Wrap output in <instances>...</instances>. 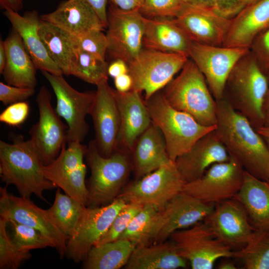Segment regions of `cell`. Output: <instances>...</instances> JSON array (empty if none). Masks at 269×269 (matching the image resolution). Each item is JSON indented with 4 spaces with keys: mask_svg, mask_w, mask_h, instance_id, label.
<instances>
[{
    "mask_svg": "<svg viewBox=\"0 0 269 269\" xmlns=\"http://www.w3.org/2000/svg\"><path fill=\"white\" fill-rule=\"evenodd\" d=\"M215 130L230 156L253 176L267 181L269 149L249 121L234 110L224 97L216 101Z\"/></svg>",
    "mask_w": 269,
    "mask_h": 269,
    "instance_id": "obj_1",
    "label": "cell"
},
{
    "mask_svg": "<svg viewBox=\"0 0 269 269\" xmlns=\"http://www.w3.org/2000/svg\"><path fill=\"white\" fill-rule=\"evenodd\" d=\"M11 143L0 140V176L6 185H14L21 196L32 194L41 200L45 190L57 187L45 176L43 164L30 140L11 135Z\"/></svg>",
    "mask_w": 269,
    "mask_h": 269,
    "instance_id": "obj_2",
    "label": "cell"
},
{
    "mask_svg": "<svg viewBox=\"0 0 269 269\" xmlns=\"http://www.w3.org/2000/svg\"><path fill=\"white\" fill-rule=\"evenodd\" d=\"M267 75L250 50L235 65L226 84L228 95L224 97L255 129L264 124L263 108L269 87Z\"/></svg>",
    "mask_w": 269,
    "mask_h": 269,
    "instance_id": "obj_3",
    "label": "cell"
},
{
    "mask_svg": "<svg viewBox=\"0 0 269 269\" xmlns=\"http://www.w3.org/2000/svg\"><path fill=\"white\" fill-rule=\"evenodd\" d=\"M130 153L118 148L110 156L105 157L99 152L94 139L89 141L85 156L91 172L88 182L86 206H104L119 196L133 169Z\"/></svg>",
    "mask_w": 269,
    "mask_h": 269,
    "instance_id": "obj_4",
    "label": "cell"
},
{
    "mask_svg": "<svg viewBox=\"0 0 269 269\" xmlns=\"http://www.w3.org/2000/svg\"><path fill=\"white\" fill-rule=\"evenodd\" d=\"M162 92L174 109L187 113L203 126H216V101L204 75L191 59H188Z\"/></svg>",
    "mask_w": 269,
    "mask_h": 269,
    "instance_id": "obj_5",
    "label": "cell"
},
{
    "mask_svg": "<svg viewBox=\"0 0 269 269\" xmlns=\"http://www.w3.org/2000/svg\"><path fill=\"white\" fill-rule=\"evenodd\" d=\"M152 123L161 132L168 155L172 161L187 151L216 126L207 127L191 116L173 108L160 90L144 100Z\"/></svg>",
    "mask_w": 269,
    "mask_h": 269,
    "instance_id": "obj_6",
    "label": "cell"
},
{
    "mask_svg": "<svg viewBox=\"0 0 269 269\" xmlns=\"http://www.w3.org/2000/svg\"><path fill=\"white\" fill-rule=\"evenodd\" d=\"M214 207L215 204L204 202L182 191L152 218L138 246L166 241L175 232L204 221Z\"/></svg>",
    "mask_w": 269,
    "mask_h": 269,
    "instance_id": "obj_7",
    "label": "cell"
},
{
    "mask_svg": "<svg viewBox=\"0 0 269 269\" xmlns=\"http://www.w3.org/2000/svg\"><path fill=\"white\" fill-rule=\"evenodd\" d=\"M188 57L143 48L138 56L129 63L133 79L132 90L144 93V100L163 89L184 67Z\"/></svg>",
    "mask_w": 269,
    "mask_h": 269,
    "instance_id": "obj_8",
    "label": "cell"
},
{
    "mask_svg": "<svg viewBox=\"0 0 269 269\" xmlns=\"http://www.w3.org/2000/svg\"><path fill=\"white\" fill-rule=\"evenodd\" d=\"M184 184L175 161H171L126 186L118 197L127 203L150 206L160 211L183 190Z\"/></svg>",
    "mask_w": 269,
    "mask_h": 269,
    "instance_id": "obj_9",
    "label": "cell"
},
{
    "mask_svg": "<svg viewBox=\"0 0 269 269\" xmlns=\"http://www.w3.org/2000/svg\"><path fill=\"white\" fill-rule=\"evenodd\" d=\"M41 73L55 94L56 113L67 124V144L82 142L89 131V125L85 119L90 114L96 91L79 92L68 83L63 75H55L46 71H41Z\"/></svg>",
    "mask_w": 269,
    "mask_h": 269,
    "instance_id": "obj_10",
    "label": "cell"
},
{
    "mask_svg": "<svg viewBox=\"0 0 269 269\" xmlns=\"http://www.w3.org/2000/svg\"><path fill=\"white\" fill-rule=\"evenodd\" d=\"M170 237L193 269H212L218 259L235 256L236 252L220 242L204 221L177 231Z\"/></svg>",
    "mask_w": 269,
    "mask_h": 269,
    "instance_id": "obj_11",
    "label": "cell"
},
{
    "mask_svg": "<svg viewBox=\"0 0 269 269\" xmlns=\"http://www.w3.org/2000/svg\"><path fill=\"white\" fill-rule=\"evenodd\" d=\"M126 204L124 200L117 197L104 206H85L73 233L67 241V258L76 263L83 262Z\"/></svg>",
    "mask_w": 269,
    "mask_h": 269,
    "instance_id": "obj_12",
    "label": "cell"
},
{
    "mask_svg": "<svg viewBox=\"0 0 269 269\" xmlns=\"http://www.w3.org/2000/svg\"><path fill=\"white\" fill-rule=\"evenodd\" d=\"M0 217L11 219L40 231L52 243L60 258L66 256L68 237L60 230L47 210L35 204L30 198L8 193L0 188Z\"/></svg>",
    "mask_w": 269,
    "mask_h": 269,
    "instance_id": "obj_13",
    "label": "cell"
},
{
    "mask_svg": "<svg viewBox=\"0 0 269 269\" xmlns=\"http://www.w3.org/2000/svg\"><path fill=\"white\" fill-rule=\"evenodd\" d=\"M107 14V52L128 64L143 48L144 17L139 11L122 10L111 3Z\"/></svg>",
    "mask_w": 269,
    "mask_h": 269,
    "instance_id": "obj_14",
    "label": "cell"
},
{
    "mask_svg": "<svg viewBox=\"0 0 269 269\" xmlns=\"http://www.w3.org/2000/svg\"><path fill=\"white\" fill-rule=\"evenodd\" d=\"M245 170L231 156L212 165L199 178L184 184L183 191L208 203L216 204L234 198L243 183Z\"/></svg>",
    "mask_w": 269,
    "mask_h": 269,
    "instance_id": "obj_15",
    "label": "cell"
},
{
    "mask_svg": "<svg viewBox=\"0 0 269 269\" xmlns=\"http://www.w3.org/2000/svg\"><path fill=\"white\" fill-rule=\"evenodd\" d=\"M87 146L80 142L64 145L57 158L43 166L46 178L65 193L86 206L89 191L86 185L84 158Z\"/></svg>",
    "mask_w": 269,
    "mask_h": 269,
    "instance_id": "obj_16",
    "label": "cell"
},
{
    "mask_svg": "<svg viewBox=\"0 0 269 269\" xmlns=\"http://www.w3.org/2000/svg\"><path fill=\"white\" fill-rule=\"evenodd\" d=\"M39 120L30 129L29 139L44 165L53 162L67 144L68 127L63 124L51 104V95L42 86L36 98Z\"/></svg>",
    "mask_w": 269,
    "mask_h": 269,
    "instance_id": "obj_17",
    "label": "cell"
},
{
    "mask_svg": "<svg viewBox=\"0 0 269 269\" xmlns=\"http://www.w3.org/2000/svg\"><path fill=\"white\" fill-rule=\"evenodd\" d=\"M250 49L192 42L188 57L204 75L216 101L225 96L226 84L235 65Z\"/></svg>",
    "mask_w": 269,
    "mask_h": 269,
    "instance_id": "obj_18",
    "label": "cell"
},
{
    "mask_svg": "<svg viewBox=\"0 0 269 269\" xmlns=\"http://www.w3.org/2000/svg\"><path fill=\"white\" fill-rule=\"evenodd\" d=\"M204 221L215 237L232 250L244 247L255 230L244 207L234 198L216 203Z\"/></svg>",
    "mask_w": 269,
    "mask_h": 269,
    "instance_id": "obj_19",
    "label": "cell"
},
{
    "mask_svg": "<svg viewBox=\"0 0 269 269\" xmlns=\"http://www.w3.org/2000/svg\"><path fill=\"white\" fill-rule=\"evenodd\" d=\"M96 86V97L90 115L98 149L103 156L108 157L118 148L120 116L113 89L109 86L108 80Z\"/></svg>",
    "mask_w": 269,
    "mask_h": 269,
    "instance_id": "obj_20",
    "label": "cell"
},
{
    "mask_svg": "<svg viewBox=\"0 0 269 269\" xmlns=\"http://www.w3.org/2000/svg\"><path fill=\"white\" fill-rule=\"evenodd\" d=\"M174 19L192 42L212 46H223L231 21L214 10L184 3Z\"/></svg>",
    "mask_w": 269,
    "mask_h": 269,
    "instance_id": "obj_21",
    "label": "cell"
},
{
    "mask_svg": "<svg viewBox=\"0 0 269 269\" xmlns=\"http://www.w3.org/2000/svg\"><path fill=\"white\" fill-rule=\"evenodd\" d=\"M215 130L199 139L175 160L185 183L200 178L212 165L230 159L231 156Z\"/></svg>",
    "mask_w": 269,
    "mask_h": 269,
    "instance_id": "obj_22",
    "label": "cell"
},
{
    "mask_svg": "<svg viewBox=\"0 0 269 269\" xmlns=\"http://www.w3.org/2000/svg\"><path fill=\"white\" fill-rule=\"evenodd\" d=\"M113 92L120 116L118 148L131 152L138 137L151 124V120L140 93L133 90L121 93L114 89Z\"/></svg>",
    "mask_w": 269,
    "mask_h": 269,
    "instance_id": "obj_23",
    "label": "cell"
},
{
    "mask_svg": "<svg viewBox=\"0 0 269 269\" xmlns=\"http://www.w3.org/2000/svg\"><path fill=\"white\" fill-rule=\"evenodd\" d=\"M269 28V0L246 6L231 19L223 45L250 49L255 39Z\"/></svg>",
    "mask_w": 269,
    "mask_h": 269,
    "instance_id": "obj_24",
    "label": "cell"
},
{
    "mask_svg": "<svg viewBox=\"0 0 269 269\" xmlns=\"http://www.w3.org/2000/svg\"><path fill=\"white\" fill-rule=\"evenodd\" d=\"M4 14L12 28L22 38L25 47L37 69L55 75H63L61 70L48 55L38 34L41 18L38 12L33 10L21 15L18 12L7 10H5Z\"/></svg>",
    "mask_w": 269,
    "mask_h": 269,
    "instance_id": "obj_25",
    "label": "cell"
},
{
    "mask_svg": "<svg viewBox=\"0 0 269 269\" xmlns=\"http://www.w3.org/2000/svg\"><path fill=\"white\" fill-rule=\"evenodd\" d=\"M68 33L79 36L90 30L105 28L99 17L85 0L62 1L52 12L40 16Z\"/></svg>",
    "mask_w": 269,
    "mask_h": 269,
    "instance_id": "obj_26",
    "label": "cell"
},
{
    "mask_svg": "<svg viewBox=\"0 0 269 269\" xmlns=\"http://www.w3.org/2000/svg\"><path fill=\"white\" fill-rule=\"evenodd\" d=\"M131 153L136 179L172 161L161 132L152 123L138 137Z\"/></svg>",
    "mask_w": 269,
    "mask_h": 269,
    "instance_id": "obj_27",
    "label": "cell"
},
{
    "mask_svg": "<svg viewBox=\"0 0 269 269\" xmlns=\"http://www.w3.org/2000/svg\"><path fill=\"white\" fill-rule=\"evenodd\" d=\"M144 48L188 57L192 41L174 18L144 17Z\"/></svg>",
    "mask_w": 269,
    "mask_h": 269,
    "instance_id": "obj_28",
    "label": "cell"
},
{
    "mask_svg": "<svg viewBox=\"0 0 269 269\" xmlns=\"http://www.w3.org/2000/svg\"><path fill=\"white\" fill-rule=\"evenodd\" d=\"M6 54L2 73L6 84L35 88L37 84L36 67L26 50L22 38L13 28L4 40Z\"/></svg>",
    "mask_w": 269,
    "mask_h": 269,
    "instance_id": "obj_29",
    "label": "cell"
},
{
    "mask_svg": "<svg viewBox=\"0 0 269 269\" xmlns=\"http://www.w3.org/2000/svg\"><path fill=\"white\" fill-rule=\"evenodd\" d=\"M246 210L255 230H269V184L245 171L242 187L234 197Z\"/></svg>",
    "mask_w": 269,
    "mask_h": 269,
    "instance_id": "obj_30",
    "label": "cell"
},
{
    "mask_svg": "<svg viewBox=\"0 0 269 269\" xmlns=\"http://www.w3.org/2000/svg\"><path fill=\"white\" fill-rule=\"evenodd\" d=\"M187 261L171 241L136 246L124 268L126 269H176L187 267Z\"/></svg>",
    "mask_w": 269,
    "mask_h": 269,
    "instance_id": "obj_31",
    "label": "cell"
},
{
    "mask_svg": "<svg viewBox=\"0 0 269 269\" xmlns=\"http://www.w3.org/2000/svg\"><path fill=\"white\" fill-rule=\"evenodd\" d=\"M38 34L49 57L63 75H69L71 65L77 51L72 35L41 19L38 26Z\"/></svg>",
    "mask_w": 269,
    "mask_h": 269,
    "instance_id": "obj_32",
    "label": "cell"
},
{
    "mask_svg": "<svg viewBox=\"0 0 269 269\" xmlns=\"http://www.w3.org/2000/svg\"><path fill=\"white\" fill-rule=\"evenodd\" d=\"M135 245L127 240L118 239L94 246L83 261L85 269H119L127 263Z\"/></svg>",
    "mask_w": 269,
    "mask_h": 269,
    "instance_id": "obj_33",
    "label": "cell"
},
{
    "mask_svg": "<svg viewBox=\"0 0 269 269\" xmlns=\"http://www.w3.org/2000/svg\"><path fill=\"white\" fill-rule=\"evenodd\" d=\"M85 206L58 187L52 206L48 209L57 225L68 238L73 233Z\"/></svg>",
    "mask_w": 269,
    "mask_h": 269,
    "instance_id": "obj_34",
    "label": "cell"
},
{
    "mask_svg": "<svg viewBox=\"0 0 269 269\" xmlns=\"http://www.w3.org/2000/svg\"><path fill=\"white\" fill-rule=\"evenodd\" d=\"M246 269H269V230H255L246 244L236 252Z\"/></svg>",
    "mask_w": 269,
    "mask_h": 269,
    "instance_id": "obj_35",
    "label": "cell"
},
{
    "mask_svg": "<svg viewBox=\"0 0 269 269\" xmlns=\"http://www.w3.org/2000/svg\"><path fill=\"white\" fill-rule=\"evenodd\" d=\"M108 66L105 59L77 50L71 65L69 75L97 85L102 81L108 80Z\"/></svg>",
    "mask_w": 269,
    "mask_h": 269,
    "instance_id": "obj_36",
    "label": "cell"
},
{
    "mask_svg": "<svg viewBox=\"0 0 269 269\" xmlns=\"http://www.w3.org/2000/svg\"><path fill=\"white\" fill-rule=\"evenodd\" d=\"M5 220L11 229L10 236L19 249L30 251L33 249L53 248L49 239L40 231L11 219Z\"/></svg>",
    "mask_w": 269,
    "mask_h": 269,
    "instance_id": "obj_37",
    "label": "cell"
},
{
    "mask_svg": "<svg viewBox=\"0 0 269 269\" xmlns=\"http://www.w3.org/2000/svg\"><path fill=\"white\" fill-rule=\"evenodd\" d=\"M6 220L0 217V269H16L21 263L29 259V251L19 249L7 231Z\"/></svg>",
    "mask_w": 269,
    "mask_h": 269,
    "instance_id": "obj_38",
    "label": "cell"
},
{
    "mask_svg": "<svg viewBox=\"0 0 269 269\" xmlns=\"http://www.w3.org/2000/svg\"><path fill=\"white\" fill-rule=\"evenodd\" d=\"M103 30L95 29L81 35H72L77 50L82 51L106 60L108 41Z\"/></svg>",
    "mask_w": 269,
    "mask_h": 269,
    "instance_id": "obj_39",
    "label": "cell"
},
{
    "mask_svg": "<svg viewBox=\"0 0 269 269\" xmlns=\"http://www.w3.org/2000/svg\"><path fill=\"white\" fill-rule=\"evenodd\" d=\"M143 206L134 203H127L115 218L110 227L95 246L118 240L125 231L134 216Z\"/></svg>",
    "mask_w": 269,
    "mask_h": 269,
    "instance_id": "obj_40",
    "label": "cell"
},
{
    "mask_svg": "<svg viewBox=\"0 0 269 269\" xmlns=\"http://www.w3.org/2000/svg\"><path fill=\"white\" fill-rule=\"evenodd\" d=\"M158 211L153 207L143 206L118 239L131 241L135 246L139 245L149 222Z\"/></svg>",
    "mask_w": 269,
    "mask_h": 269,
    "instance_id": "obj_41",
    "label": "cell"
},
{
    "mask_svg": "<svg viewBox=\"0 0 269 269\" xmlns=\"http://www.w3.org/2000/svg\"><path fill=\"white\" fill-rule=\"evenodd\" d=\"M183 4V0H144L139 11L147 18H174Z\"/></svg>",
    "mask_w": 269,
    "mask_h": 269,
    "instance_id": "obj_42",
    "label": "cell"
},
{
    "mask_svg": "<svg viewBox=\"0 0 269 269\" xmlns=\"http://www.w3.org/2000/svg\"><path fill=\"white\" fill-rule=\"evenodd\" d=\"M30 107L27 102L22 101L12 104L0 114V121L11 127H17L26 120Z\"/></svg>",
    "mask_w": 269,
    "mask_h": 269,
    "instance_id": "obj_43",
    "label": "cell"
},
{
    "mask_svg": "<svg viewBox=\"0 0 269 269\" xmlns=\"http://www.w3.org/2000/svg\"><path fill=\"white\" fill-rule=\"evenodd\" d=\"M35 93V88L16 87L0 82V101L6 106L25 101Z\"/></svg>",
    "mask_w": 269,
    "mask_h": 269,
    "instance_id": "obj_44",
    "label": "cell"
},
{
    "mask_svg": "<svg viewBox=\"0 0 269 269\" xmlns=\"http://www.w3.org/2000/svg\"><path fill=\"white\" fill-rule=\"evenodd\" d=\"M250 50L267 73L269 71V28L255 39Z\"/></svg>",
    "mask_w": 269,
    "mask_h": 269,
    "instance_id": "obj_45",
    "label": "cell"
},
{
    "mask_svg": "<svg viewBox=\"0 0 269 269\" xmlns=\"http://www.w3.org/2000/svg\"><path fill=\"white\" fill-rule=\"evenodd\" d=\"M246 6L245 0H216L215 11L221 16L231 19Z\"/></svg>",
    "mask_w": 269,
    "mask_h": 269,
    "instance_id": "obj_46",
    "label": "cell"
},
{
    "mask_svg": "<svg viewBox=\"0 0 269 269\" xmlns=\"http://www.w3.org/2000/svg\"><path fill=\"white\" fill-rule=\"evenodd\" d=\"M96 12L105 28L108 26L107 5L108 0H85Z\"/></svg>",
    "mask_w": 269,
    "mask_h": 269,
    "instance_id": "obj_47",
    "label": "cell"
},
{
    "mask_svg": "<svg viewBox=\"0 0 269 269\" xmlns=\"http://www.w3.org/2000/svg\"><path fill=\"white\" fill-rule=\"evenodd\" d=\"M111 4L124 11H139L144 0H109Z\"/></svg>",
    "mask_w": 269,
    "mask_h": 269,
    "instance_id": "obj_48",
    "label": "cell"
},
{
    "mask_svg": "<svg viewBox=\"0 0 269 269\" xmlns=\"http://www.w3.org/2000/svg\"><path fill=\"white\" fill-rule=\"evenodd\" d=\"M128 73L129 67L128 64L121 59L115 60L108 66V75L113 78Z\"/></svg>",
    "mask_w": 269,
    "mask_h": 269,
    "instance_id": "obj_49",
    "label": "cell"
},
{
    "mask_svg": "<svg viewBox=\"0 0 269 269\" xmlns=\"http://www.w3.org/2000/svg\"><path fill=\"white\" fill-rule=\"evenodd\" d=\"M116 90L121 93L131 91L133 86V79L129 73L120 75L114 78Z\"/></svg>",
    "mask_w": 269,
    "mask_h": 269,
    "instance_id": "obj_50",
    "label": "cell"
},
{
    "mask_svg": "<svg viewBox=\"0 0 269 269\" xmlns=\"http://www.w3.org/2000/svg\"><path fill=\"white\" fill-rule=\"evenodd\" d=\"M183 2L194 7L214 11L215 9L216 0H183Z\"/></svg>",
    "mask_w": 269,
    "mask_h": 269,
    "instance_id": "obj_51",
    "label": "cell"
},
{
    "mask_svg": "<svg viewBox=\"0 0 269 269\" xmlns=\"http://www.w3.org/2000/svg\"><path fill=\"white\" fill-rule=\"evenodd\" d=\"M24 0H0L1 9L10 10L16 12L20 11L23 6Z\"/></svg>",
    "mask_w": 269,
    "mask_h": 269,
    "instance_id": "obj_52",
    "label": "cell"
},
{
    "mask_svg": "<svg viewBox=\"0 0 269 269\" xmlns=\"http://www.w3.org/2000/svg\"><path fill=\"white\" fill-rule=\"evenodd\" d=\"M269 77V87L264 102L263 113L264 118V126H269V71L267 73Z\"/></svg>",
    "mask_w": 269,
    "mask_h": 269,
    "instance_id": "obj_53",
    "label": "cell"
},
{
    "mask_svg": "<svg viewBox=\"0 0 269 269\" xmlns=\"http://www.w3.org/2000/svg\"><path fill=\"white\" fill-rule=\"evenodd\" d=\"M255 130L264 139L269 149V126H262L255 128Z\"/></svg>",
    "mask_w": 269,
    "mask_h": 269,
    "instance_id": "obj_54",
    "label": "cell"
},
{
    "mask_svg": "<svg viewBox=\"0 0 269 269\" xmlns=\"http://www.w3.org/2000/svg\"><path fill=\"white\" fill-rule=\"evenodd\" d=\"M6 59V54L4 42L0 41V73L1 74L3 70Z\"/></svg>",
    "mask_w": 269,
    "mask_h": 269,
    "instance_id": "obj_55",
    "label": "cell"
},
{
    "mask_svg": "<svg viewBox=\"0 0 269 269\" xmlns=\"http://www.w3.org/2000/svg\"><path fill=\"white\" fill-rule=\"evenodd\" d=\"M218 268L219 269H236L237 268L232 261L225 259L218 265Z\"/></svg>",
    "mask_w": 269,
    "mask_h": 269,
    "instance_id": "obj_56",
    "label": "cell"
},
{
    "mask_svg": "<svg viewBox=\"0 0 269 269\" xmlns=\"http://www.w3.org/2000/svg\"><path fill=\"white\" fill-rule=\"evenodd\" d=\"M260 0H245L246 3V6L248 5L254 3Z\"/></svg>",
    "mask_w": 269,
    "mask_h": 269,
    "instance_id": "obj_57",
    "label": "cell"
},
{
    "mask_svg": "<svg viewBox=\"0 0 269 269\" xmlns=\"http://www.w3.org/2000/svg\"><path fill=\"white\" fill-rule=\"evenodd\" d=\"M267 182H268V183L269 184V173H268V178H267Z\"/></svg>",
    "mask_w": 269,
    "mask_h": 269,
    "instance_id": "obj_58",
    "label": "cell"
}]
</instances>
